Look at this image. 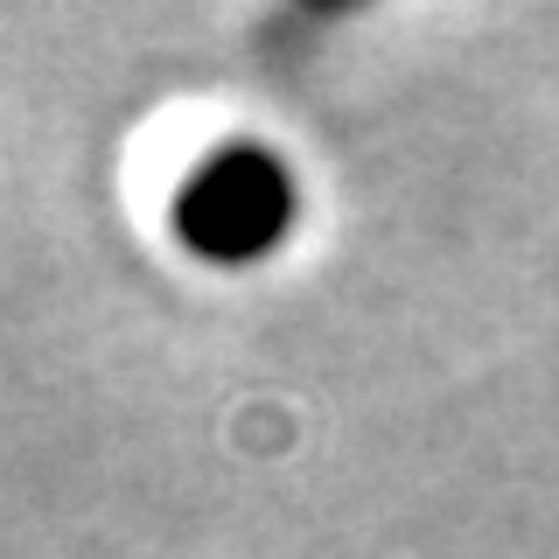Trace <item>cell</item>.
Masks as SVG:
<instances>
[{"mask_svg": "<svg viewBox=\"0 0 559 559\" xmlns=\"http://www.w3.org/2000/svg\"><path fill=\"white\" fill-rule=\"evenodd\" d=\"M168 231L182 252L210 259V266H252V259H266L294 231L287 162L252 147V140H231V147L203 154L168 203Z\"/></svg>", "mask_w": 559, "mask_h": 559, "instance_id": "1", "label": "cell"}]
</instances>
